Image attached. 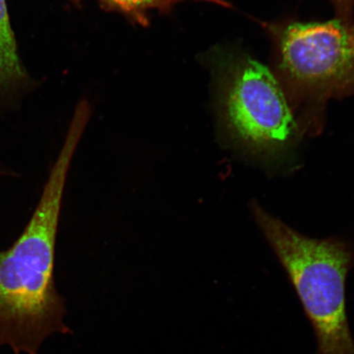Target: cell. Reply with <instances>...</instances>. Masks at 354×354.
I'll return each instance as SVG.
<instances>
[{"mask_svg": "<svg viewBox=\"0 0 354 354\" xmlns=\"http://www.w3.org/2000/svg\"><path fill=\"white\" fill-rule=\"evenodd\" d=\"M335 6L340 12V16L343 17L344 21H348V17L351 16L354 6V0H331Z\"/></svg>", "mask_w": 354, "mask_h": 354, "instance_id": "6", "label": "cell"}, {"mask_svg": "<svg viewBox=\"0 0 354 354\" xmlns=\"http://www.w3.org/2000/svg\"><path fill=\"white\" fill-rule=\"evenodd\" d=\"M71 1H73L75 4H80V2H81V0H71Z\"/></svg>", "mask_w": 354, "mask_h": 354, "instance_id": "7", "label": "cell"}, {"mask_svg": "<svg viewBox=\"0 0 354 354\" xmlns=\"http://www.w3.org/2000/svg\"><path fill=\"white\" fill-rule=\"evenodd\" d=\"M259 227L290 279L315 332L317 354H354L345 281L354 262L348 243L314 240L252 203Z\"/></svg>", "mask_w": 354, "mask_h": 354, "instance_id": "2", "label": "cell"}, {"mask_svg": "<svg viewBox=\"0 0 354 354\" xmlns=\"http://www.w3.org/2000/svg\"><path fill=\"white\" fill-rule=\"evenodd\" d=\"M278 70L296 98L322 104L354 94V28L344 19L276 26Z\"/></svg>", "mask_w": 354, "mask_h": 354, "instance_id": "4", "label": "cell"}, {"mask_svg": "<svg viewBox=\"0 0 354 354\" xmlns=\"http://www.w3.org/2000/svg\"><path fill=\"white\" fill-rule=\"evenodd\" d=\"M91 110L79 105L32 218L13 245L0 251V343L37 354L43 340L66 333L55 279V245L66 175Z\"/></svg>", "mask_w": 354, "mask_h": 354, "instance_id": "1", "label": "cell"}, {"mask_svg": "<svg viewBox=\"0 0 354 354\" xmlns=\"http://www.w3.org/2000/svg\"><path fill=\"white\" fill-rule=\"evenodd\" d=\"M187 0H98L100 6L110 11L118 12L126 16L137 25H149V13L151 11L170 12L176 4ZM224 3L221 0H194Z\"/></svg>", "mask_w": 354, "mask_h": 354, "instance_id": "5", "label": "cell"}, {"mask_svg": "<svg viewBox=\"0 0 354 354\" xmlns=\"http://www.w3.org/2000/svg\"><path fill=\"white\" fill-rule=\"evenodd\" d=\"M218 59L220 121L229 139L256 156L273 158L293 147L302 130L275 76L247 55Z\"/></svg>", "mask_w": 354, "mask_h": 354, "instance_id": "3", "label": "cell"}]
</instances>
